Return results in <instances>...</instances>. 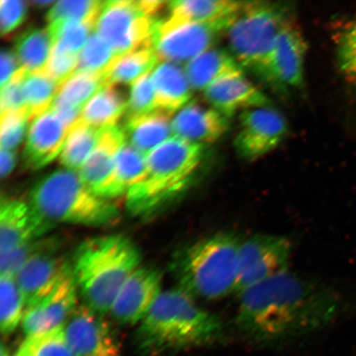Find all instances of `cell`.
<instances>
[{"label":"cell","instance_id":"obj_1","mask_svg":"<svg viewBox=\"0 0 356 356\" xmlns=\"http://www.w3.org/2000/svg\"><path fill=\"white\" fill-rule=\"evenodd\" d=\"M235 323L257 341H274L319 330L341 310L335 291L291 270L239 293Z\"/></svg>","mask_w":356,"mask_h":356},{"label":"cell","instance_id":"obj_2","mask_svg":"<svg viewBox=\"0 0 356 356\" xmlns=\"http://www.w3.org/2000/svg\"><path fill=\"white\" fill-rule=\"evenodd\" d=\"M222 330L217 315L200 308L177 287L159 296L134 333L133 343L142 356H167L210 345Z\"/></svg>","mask_w":356,"mask_h":356},{"label":"cell","instance_id":"obj_3","mask_svg":"<svg viewBox=\"0 0 356 356\" xmlns=\"http://www.w3.org/2000/svg\"><path fill=\"white\" fill-rule=\"evenodd\" d=\"M141 260L139 248L121 234L99 236L80 244L72 268L84 305L102 315L110 313L120 289Z\"/></svg>","mask_w":356,"mask_h":356},{"label":"cell","instance_id":"obj_4","mask_svg":"<svg viewBox=\"0 0 356 356\" xmlns=\"http://www.w3.org/2000/svg\"><path fill=\"white\" fill-rule=\"evenodd\" d=\"M241 243L234 233L220 232L180 248L171 262L177 287L195 300H217L234 293Z\"/></svg>","mask_w":356,"mask_h":356},{"label":"cell","instance_id":"obj_5","mask_svg":"<svg viewBox=\"0 0 356 356\" xmlns=\"http://www.w3.org/2000/svg\"><path fill=\"white\" fill-rule=\"evenodd\" d=\"M202 158V145L172 136L147 156L143 178L127 194L128 211L145 218L165 207L190 185Z\"/></svg>","mask_w":356,"mask_h":356},{"label":"cell","instance_id":"obj_6","mask_svg":"<svg viewBox=\"0 0 356 356\" xmlns=\"http://www.w3.org/2000/svg\"><path fill=\"white\" fill-rule=\"evenodd\" d=\"M33 207L51 222L101 227L119 218L117 207L84 185L76 172L64 169L44 177L31 194Z\"/></svg>","mask_w":356,"mask_h":356},{"label":"cell","instance_id":"obj_7","mask_svg":"<svg viewBox=\"0 0 356 356\" xmlns=\"http://www.w3.org/2000/svg\"><path fill=\"white\" fill-rule=\"evenodd\" d=\"M291 20L284 7L244 2L225 34L230 54L241 67L261 74L275 40Z\"/></svg>","mask_w":356,"mask_h":356},{"label":"cell","instance_id":"obj_8","mask_svg":"<svg viewBox=\"0 0 356 356\" xmlns=\"http://www.w3.org/2000/svg\"><path fill=\"white\" fill-rule=\"evenodd\" d=\"M291 254V240L284 236L258 234L242 240L235 295L286 273L289 270Z\"/></svg>","mask_w":356,"mask_h":356},{"label":"cell","instance_id":"obj_9","mask_svg":"<svg viewBox=\"0 0 356 356\" xmlns=\"http://www.w3.org/2000/svg\"><path fill=\"white\" fill-rule=\"evenodd\" d=\"M158 21L145 15L139 1L109 0L102 3L95 31L120 57L152 38Z\"/></svg>","mask_w":356,"mask_h":356},{"label":"cell","instance_id":"obj_10","mask_svg":"<svg viewBox=\"0 0 356 356\" xmlns=\"http://www.w3.org/2000/svg\"><path fill=\"white\" fill-rule=\"evenodd\" d=\"M225 32L220 26L168 17L159 20L156 24L153 42L160 62L186 64L213 47L217 40Z\"/></svg>","mask_w":356,"mask_h":356},{"label":"cell","instance_id":"obj_11","mask_svg":"<svg viewBox=\"0 0 356 356\" xmlns=\"http://www.w3.org/2000/svg\"><path fill=\"white\" fill-rule=\"evenodd\" d=\"M288 123L280 111L270 105L242 111L234 139L238 154L247 161H255L277 149L286 137Z\"/></svg>","mask_w":356,"mask_h":356},{"label":"cell","instance_id":"obj_12","mask_svg":"<svg viewBox=\"0 0 356 356\" xmlns=\"http://www.w3.org/2000/svg\"><path fill=\"white\" fill-rule=\"evenodd\" d=\"M79 289L72 264L50 291L25 309L22 326L26 337L46 333L63 325L77 308Z\"/></svg>","mask_w":356,"mask_h":356},{"label":"cell","instance_id":"obj_13","mask_svg":"<svg viewBox=\"0 0 356 356\" xmlns=\"http://www.w3.org/2000/svg\"><path fill=\"white\" fill-rule=\"evenodd\" d=\"M65 337L76 356H120V346L104 315L86 305L77 308L64 324Z\"/></svg>","mask_w":356,"mask_h":356},{"label":"cell","instance_id":"obj_14","mask_svg":"<svg viewBox=\"0 0 356 356\" xmlns=\"http://www.w3.org/2000/svg\"><path fill=\"white\" fill-rule=\"evenodd\" d=\"M308 44L296 22L284 26L261 75L280 87L297 88L304 82Z\"/></svg>","mask_w":356,"mask_h":356},{"label":"cell","instance_id":"obj_15","mask_svg":"<svg viewBox=\"0 0 356 356\" xmlns=\"http://www.w3.org/2000/svg\"><path fill=\"white\" fill-rule=\"evenodd\" d=\"M163 275L153 266H140L124 283L110 313L120 323L139 324L162 291Z\"/></svg>","mask_w":356,"mask_h":356},{"label":"cell","instance_id":"obj_16","mask_svg":"<svg viewBox=\"0 0 356 356\" xmlns=\"http://www.w3.org/2000/svg\"><path fill=\"white\" fill-rule=\"evenodd\" d=\"M59 249L60 240L49 238L47 243L26 261L16 275L26 309L50 291L70 265L59 254Z\"/></svg>","mask_w":356,"mask_h":356},{"label":"cell","instance_id":"obj_17","mask_svg":"<svg viewBox=\"0 0 356 356\" xmlns=\"http://www.w3.org/2000/svg\"><path fill=\"white\" fill-rule=\"evenodd\" d=\"M51 222L19 200L2 199L0 204V255L43 237Z\"/></svg>","mask_w":356,"mask_h":356},{"label":"cell","instance_id":"obj_18","mask_svg":"<svg viewBox=\"0 0 356 356\" xmlns=\"http://www.w3.org/2000/svg\"><path fill=\"white\" fill-rule=\"evenodd\" d=\"M70 130L51 108L35 119L22 153L25 167L39 170L60 157Z\"/></svg>","mask_w":356,"mask_h":356},{"label":"cell","instance_id":"obj_19","mask_svg":"<svg viewBox=\"0 0 356 356\" xmlns=\"http://www.w3.org/2000/svg\"><path fill=\"white\" fill-rule=\"evenodd\" d=\"M229 118L211 106L190 102L172 120V136L200 145L213 143L228 131Z\"/></svg>","mask_w":356,"mask_h":356},{"label":"cell","instance_id":"obj_20","mask_svg":"<svg viewBox=\"0 0 356 356\" xmlns=\"http://www.w3.org/2000/svg\"><path fill=\"white\" fill-rule=\"evenodd\" d=\"M211 108L228 118L256 106L270 105V101L244 76L242 72L230 74L217 79L204 91Z\"/></svg>","mask_w":356,"mask_h":356},{"label":"cell","instance_id":"obj_21","mask_svg":"<svg viewBox=\"0 0 356 356\" xmlns=\"http://www.w3.org/2000/svg\"><path fill=\"white\" fill-rule=\"evenodd\" d=\"M126 141L122 128L102 129L96 148L78 172L84 185L95 194L110 177L115 159Z\"/></svg>","mask_w":356,"mask_h":356},{"label":"cell","instance_id":"obj_22","mask_svg":"<svg viewBox=\"0 0 356 356\" xmlns=\"http://www.w3.org/2000/svg\"><path fill=\"white\" fill-rule=\"evenodd\" d=\"M151 77L155 91L156 110L172 115L189 104L193 89L185 70L179 65L159 62Z\"/></svg>","mask_w":356,"mask_h":356},{"label":"cell","instance_id":"obj_23","mask_svg":"<svg viewBox=\"0 0 356 356\" xmlns=\"http://www.w3.org/2000/svg\"><path fill=\"white\" fill-rule=\"evenodd\" d=\"M243 3L228 0H176L168 2V17L220 26L227 31Z\"/></svg>","mask_w":356,"mask_h":356},{"label":"cell","instance_id":"obj_24","mask_svg":"<svg viewBox=\"0 0 356 356\" xmlns=\"http://www.w3.org/2000/svg\"><path fill=\"white\" fill-rule=\"evenodd\" d=\"M171 115L165 111L155 110L124 122L122 129L127 144L147 157L170 139L172 135Z\"/></svg>","mask_w":356,"mask_h":356},{"label":"cell","instance_id":"obj_25","mask_svg":"<svg viewBox=\"0 0 356 356\" xmlns=\"http://www.w3.org/2000/svg\"><path fill=\"white\" fill-rule=\"evenodd\" d=\"M184 70L193 90L203 92L217 79L243 71L229 51L216 47L195 57Z\"/></svg>","mask_w":356,"mask_h":356},{"label":"cell","instance_id":"obj_26","mask_svg":"<svg viewBox=\"0 0 356 356\" xmlns=\"http://www.w3.org/2000/svg\"><path fill=\"white\" fill-rule=\"evenodd\" d=\"M146 168V156L124 145L115 159L113 172L97 195L106 200L127 195L143 178Z\"/></svg>","mask_w":356,"mask_h":356},{"label":"cell","instance_id":"obj_27","mask_svg":"<svg viewBox=\"0 0 356 356\" xmlns=\"http://www.w3.org/2000/svg\"><path fill=\"white\" fill-rule=\"evenodd\" d=\"M159 62L152 38L113 62L106 73V86L133 84L152 72Z\"/></svg>","mask_w":356,"mask_h":356},{"label":"cell","instance_id":"obj_28","mask_svg":"<svg viewBox=\"0 0 356 356\" xmlns=\"http://www.w3.org/2000/svg\"><path fill=\"white\" fill-rule=\"evenodd\" d=\"M127 104L117 87H104L83 106L79 121L97 129L117 127L127 113Z\"/></svg>","mask_w":356,"mask_h":356},{"label":"cell","instance_id":"obj_29","mask_svg":"<svg viewBox=\"0 0 356 356\" xmlns=\"http://www.w3.org/2000/svg\"><path fill=\"white\" fill-rule=\"evenodd\" d=\"M104 87L106 73L76 71L61 84L51 108L81 111L87 102Z\"/></svg>","mask_w":356,"mask_h":356},{"label":"cell","instance_id":"obj_30","mask_svg":"<svg viewBox=\"0 0 356 356\" xmlns=\"http://www.w3.org/2000/svg\"><path fill=\"white\" fill-rule=\"evenodd\" d=\"M101 131L78 120L71 128L60 154L62 165L68 170L79 172L96 148Z\"/></svg>","mask_w":356,"mask_h":356},{"label":"cell","instance_id":"obj_31","mask_svg":"<svg viewBox=\"0 0 356 356\" xmlns=\"http://www.w3.org/2000/svg\"><path fill=\"white\" fill-rule=\"evenodd\" d=\"M60 86L43 70L30 73L24 83V109L33 122L51 108Z\"/></svg>","mask_w":356,"mask_h":356},{"label":"cell","instance_id":"obj_32","mask_svg":"<svg viewBox=\"0 0 356 356\" xmlns=\"http://www.w3.org/2000/svg\"><path fill=\"white\" fill-rule=\"evenodd\" d=\"M51 50V40L47 30L40 29L26 30L15 44L17 63L29 73L44 68Z\"/></svg>","mask_w":356,"mask_h":356},{"label":"cell","instance_id":"obj_33","mask_svg":"<svg viewBox=\"0 0 356 356\" xmlns=\"http://www.w3.org/2000/svg\"><path fill=\"white\" fill-rule=\"evenodd\" d=\"M25 309L24 298L15 277L0 275V328L3 335L15 331L24 318Z\"/></svg>","mask_w":356,"mask_h":356},{"label":"cell","instance_id":"obj_34","mask_svg":"<svg viewBox=\"0 0 356 356\" xmlns=\"http://www.w3.org/2000/svg\"><path fill=\"white\" fill-rule=\"evenodd\" d=\"M95 26L93 22L70 20L49 24L47 30L51 47L79 56Z\"/></svg>","mask_w":356,"mask_h":356},{"label":"cell","instance_id":"obj_35","mask_svg":"<svg viewBox=\"0 0 356 356\" xmlns=\"http://www.w3.org/2000/svg\"><path fill=\"white\" fill-rule=\"evenodd\" d=\"M15 356H76L67 343L64 325L54 330L26 337Z\"/></svg>","mask_w":356,"mask_h":356},{"label":"cell","instance_id":"obj_36","mask_svg":"<svg viewBox=\"0 0 356 356\" xmlns=\"http://www.w3.org/2000/svg\"><path fill=\"white\" fill-rule=\"evenodd\" d=\"M118 56L109 44L96 33L91 34L80 51L76 71L106 73Z\"/></svg>","mask_w":356,"mask_h":356},{"label":"cell","instance_id":"obj_37","mask_svg":"<svg viewBox=\"0 0 356 356\" xmlns=\"http://www.w3.org/2000/svg\"><path fill=\"white\" fill-rule=\"evenodd\" d=\"M102 3L104 1L99 0H61L56 2L49 10L47 20L49 24L70 20L89 21L97 24Z\"/></svg>","mask_w":356,"mask_h":356},{"label":"cell","instance_id":"obj_38","mask_svg":"<svg viewBox=\"0 0 356 356\" xmlns=\"http://www.w3.org/2000/svg\"><path fill=\"white\" fill-rule=\"evenodd\" d=\"M151 73L144 75L132 84L124 122L156 110L155 91Z\"/></svg>","mask_w":356,"mask_h":356},{"label":"cell","instance_id":"obj_39","mask_svg":"<svg viewBox=\"0 0 356 356\" xmlns=\"http://www.w3.org/2000/svg\"><path fill=\"white\" fill-rule=\"evenodd\" d=\"M337 57L342 73L356 86V21L346 26L338 37Z\"/></svg>","mask_w":356,"mask_h":356},{"label":"cell","instance_id":"obj_40","mask_svg":"<svg viewBox=\"0 0 356 356\" xmlns=\"http://www.w3.org/2000/svg\"><path fill=\"white\" fill-rule=\"evenodd\" d=\"M29 122L25 109L1 115L0 145L1 149L13 150L24 139L26 122Z\"/></svg>","mask_w":356,"mask_h":356},{"label":"cell","instance_id":"obj_41","mask_svg":"<svg viewBox=\"0 0 356 356\" xmlns=\"http://www.w3.org/2000/svg\"><path fill=\"white\" fill-rule=\"evenodd\" d=\"M78 58V55L51 47L50 56L43 70L60 86L76 70Z\"/></svg>","mask_w":356,"mask_h":356},{"label":"cell","instance_id":"obj_42","mask_svg":"<svg viewBox=\"0 0 356 356\" xmlns=\"http://www.w3.org/2000/svg\"><path fill=\"white\" fill-rule=\"evenodd\" d=\"M29 74L28 70L19 67L10 81L1 88V115L24 109V83Z\"/></svg>","mask_w":356,"mask_h":356},{"label":"cell","instance_id":"obj_43","mask_svg":"<svg viewBox=\"0 0 356 356\" xmlns=\"http://www.w3.org/2000/svg\"><path fill=\"white\" fill-rule=\"evenodd\" d=\"M26 6L24 1L1 0L0 1V24L3 37L10 34L24 21Z\"/></svg>","mask_w":356,"mask_h":356},{"label":"cell","instance_id":"obj_44","mask_svg":"<svg viewBox=\"0 0 356 356\" xmlns=\"http://www.w3.org/2000/svg\"><path fill=\"white\" fill-rule=\"evenodd\" d=\"M17 63V58L13 53L8 51L1 52V77H0L1 88L6 86L15 74L17 70H16Z\"/></svg>","mask_w":356,"mask_h":356},{"label":"cell","instance_id":"obj_45","mask_svg":"<svg viewBox=\"0 0 356 356\" xmlns=\"http://www.w3.org/2000/svg\"><path fill=\"white\" fill-rule=\"evenodd\" d=\"M16 163V154L13 150L0 151V175L4 178L10 175Z\"/></svg>","mask_w":356,"mask_h":356},{"label":"cell","instance_id":"obj_46","mask_svg":"<svg viewBox=\"0 0 356 356\" xmlns=\"http://www.w3.org/2000/svg\"><path fill=\"white\" fill-rule=\"evenodd\" d=\"M33 4H35L37 7H47L48 6H50V4H54L56 2L54 1H33L31 2Z\"/></svg>","mask_w":356,"mask_h":356},{"label":"cell","instance_id":"obj_47","mask_svg":"<svg viewBox=\"0 0 356 356\" xmlns=\"http://www.w3.org/2000/svg\"><path fill=\"white\" fill-rule=\"evenodd\" d=\"M0 356H10L7 346L3 343L1 344V348H0Z\"/></svg>","mask_w":356,"mask_h":356}]
</instances>
